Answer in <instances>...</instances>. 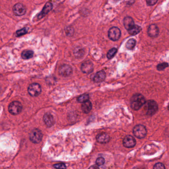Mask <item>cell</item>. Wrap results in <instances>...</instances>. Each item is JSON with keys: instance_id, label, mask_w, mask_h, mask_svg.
<instances>
[{"instance_id": "cell-15", "label": "cell", "mask_w": 169, "mask_h": 169, "mask_svg": "<svg viewBox=\"0 0 169 169\" xmlns=\"http://www.w3.org/2000/svg\"><path fill=\"white\" fill-rule=\"evenodd\" d=\"M96 140L100 143H107L110 141V137L107 133H102L98 134L96 136Z\"/></svg>"}, {"instance_id": "cell-16", "label": "cell", "mask_w": 169, "mask_h": 169, "mask_svg": "<svg viewBox=\"0 0 169 169\" xmlns=\"http://www.w3.org/2000/svg\"><path fill=\"white\" fill-rule=\"evenodd\" d=\"M106 78L105 72L103 70H101L97 72L94 75L93 80L96 83H99L103 82Z\"/></svg>"}, {"instance_id": "cell-10", "label": "cell", "mask_w": 169, "mask_h": 169, "mask_svg": "<svg viewBox=\"0 0 169 169\" xmlns=\"http://www.w3.org/2000/svg\"><path fill=\"white\" fill-rule=\"evenodd\" d=\"M93 64L91 61H87L83 62L81 66V70L83 73L89 74L93 70Z\"/></svg>"}, {"instance_id": "cell-5", "label": "cell", "mask_w": 169, "mask_h": 169, "mask_svg": "<svg viewBox=\"0 0 169 169\" xmlns=\"http://www.w3.org/2000/svg\"><path fill=\"white\" fill-rule=\"evenodd\" d=\"M42 137L43 134L41 131L38 129H33L29 135L30 140L34 143H39L41 141Z\"/></svg>"}, {"instance_id": "cell-11", "label": "cell", "mask_w": 169, "mask_h": 169, "mask_svg": "<svg viewBox=\"0 0 169 169\" xmlns=\"http://www.w3.org/2000/svg\"><path fill=\"white\" fill-rule=\"evenodd\" d=\"M72 68L70 66L67 65H61L59 68V74L62 77H68L72 73Z\"/></svg>"}, {"instance_id": "cell-4", "label": "cell", "mask_w": 169, "mask_h": 169, "mask_svg": "<svg viewBox=\"0 0 169 169\" xmlns=\"http://www.w3.org/2000/svg\"><path fill=\"white\" fill-rule=\"evenodd\" d=\"M8 110L12 115H18L23 110V106L18 101H13L9 106Z\"/></svg>"}, {"instance_id": "cell-29", "label": "cell", "mask_w": 169, "mask_h": 169, "mask_svg": "<svg viewBox=\"0 0 169 169\" xmlns=\"http://www.w3.org/2000/svg\"><path fill=\"white\" fill-rule=\"evenodd\" d=\"M153 168L154 169H165V166L164 165L161 163H158L156 164L154 166Z\"/></svg>"}, {"instance_id": "cell-14", "label": "cell", "mask_w": 169, "mask_h": 169, "mask_svg": "<svg viewBox=\"0 0 169 169\" xmlns=\"http://www.w3.org/2000/svg\"><path fill=\"white\" fill-rule=\"evenodd\" d=\"M148 34L151 37H156L159 33V29L155 24H151L148 28Z\"/></svg>"}, {"instance_id": "cell-3", "label": "cell", "mask_w": 169, "mask_h": 169, "mask_svg": "<svg viewBox=\"0 0 169 169\" xmlns=\"http://www.w3.org/2000/svg\"><path fill=\"white\" fill-rule=\"evenodd\" d=\"M133 133L138 138H143L147 135L146 129L143 125L137 124L133 129Z\"/></svg>"}, {"instance_id": "cell-17", "label": "cell", "mask_w": 169, "mask_h": 169, "mask_svg": "<svg viewBox=\"0 0 169 169\" xmlns=\"http://www.w3.org/2000/svg\"><path fill=\"white\" fill-rule=\"evenodd\" d=\"M124 24L126 29L129 30L134 25V21L133 18L130 16H126L124 19Z\"/></svg>"}, {"instance_id": "cell-13", "label": "cell", "mask_w": 169, "mask_h": 169, "mask_svg": "<svg viewBox=\"0 0 169 169\" xmlns=\"http://www.w3.org/2000/svg\"><path fill=\"white\" fill-rule=\"evenodd\" d=\"M53 9V5L51 3V2H48L46 4L45 6H44L43 10L39 14L38 18V19H41L44 16H45L46 14H48L50 11Z\"/></svg>"}, {"instance_id": "cell-20", "label": "cell", "mask_w": 169, "mask_h": 169, "mask_svg": "<svg viewBox=\"0 0 169 169\" xmlns=\"http://www.w3.org/2000/svg\"><path fill=\"white\" fill-rule=\"evenodd\" d=\"M33 54L34 53L33 51L26 50L23 51V53L21 54V57L24 60L29 59L33 57Z\"/></svg>"}, {"instance_id": "cell-31", "label": "cell", "mask_w": 169, "mask_h": 169, "mask_svg": "<svg viewBox=\"0 0 169 169\" xmlns=\"http://www.w3.org/2000/svg\"><path fill=\"white\" fill-rule=\"evenodd\" d=\"M98 166H93V167H91L90 168H98L99 167H98Z\"/></svg>"}, {"instance_id": "cell-24", "label": "cell", "mask_w": 169, "mask_h": 169, "mask_svg": "<svg viewBox=\"0 0 169 169\" xmlns=\"http://www.w3.org/2000/svg\"><path fill=\"white\" fill-rule=\"evenodd\" d=\"M28 32V29L27 28H23L21 29L18 30L16 32V36L17 37L21 36L23 35H25Z\"/></svg>"}, {"instance_id": "cell-19", "label": "cell", "mask_w": 169, "mask_h": 169, "mask_svg": "<svg viewBox=\"0 0 169 169\" xmlns=\"http://www.w3.org/2000/svg\"><path fill=\"white\" fill-rule=\"evenodd\" d=\"M141 26L134 24V26H133L132 27H131V28L128 30V31H129V34L135 35L139 33V32H141Z\"/></svg>"}, {"instance_id": "cell-8", "label": "cell", "mask_w": 169, "mask_h": 169, "mask_svg": "<svg viewBox=\"0 0 169 169\" xmlns=\"http://www.w3.org/2000/svg\"><path fill=\"white\" fill-rule=\"evenodd\" d=\"M13 11L14 15L16 16H22L26 13V9L23 4L18 3L13 6Z\"/></svg>"}, {"instance_id": "cell-23", "label": "cell", "mask_w": 169, "mask_h": 169, "mask_svg": "<svg viewBox=\"0 0 169 169\" xmlns=\"http://www.w3.org/2000/svg\"><path fill=\"white\" fill-rule=\"evenodd\" d=\"M116 52H117V49L116 48H113L110 49L107 53V57L108 59H112L115 56V55L116 54Z\"/></svg>"}, {"instance_id": "cell-28", "label": "cell", "mask_w": 169, "mask_h": 169, "mask_svg": "<svg viewBox=\"0 0 169 169\" xmlns=\"http://www.w3.org/2000/svg\"><path fill=\"white\" fill-rule=\"evenodd\" d=\"M54 168H56V169H66V166L65 164H64L63 163H59V164H57L53 166Z\"/></svg>"}, {"instance_id": "cell-32", "label": "cell", "mask_w": 169, "mask_h": 169, "mask_svg": "<svg viewBox=\"0 0 169 169\" xmlns=\"http://www.w3.org/2000/svg\"><path fill=\"white\" fill-rule=\"evenodd\" d=\"M168 110H169V106H168Z\"/></svg>"}, {"instance_id": "cell-18", "label": "cell", "mask_w": 169, "mask_h": 169, "mask_svg": "<svg viewBox=\"0 0 169 169\" xmlns=\"http://www.w3.org/2000/svg\"><path fill=\"white\" fill-rule=\"evenodd\" d=\"M82 110L84 113H89L92 108V106L91 102L88 100L82 103Z\"/></svg>"}, {"instance_id": "cell-25", "label": "cell", "mask_w": 169, "mask_h": 169, "mask_svg": "<svg viewBox=\"0 0 169 169\" xmlns=\"http://www.w3.org/2000/svg\"><path fill=\"white\" fill-rule=\"evenodd\" d=\"M169 67V64L167 63V62H163L158 65L157 66V69L158 70L161 71V70H163L165 69H166V67Z\"/></svg>"}, {"instance_id": "cell-9", "label": "cell", "mask_w": 169, "mask_h": 169, "mask_svg": "<svg viewBox=\"0 0 169 169\" xmlns=\"http://www.w3.org/2000/svg\"><path fill=\"white\" fill-rule=\"evenodd\" d=\"M123 145L128 148H133L136 145V139L130 135L126 136L123 139Z\"/></svg>"}, {"instance_id": "cell-26", "label": "cell", "mask_w": 169, "mask_h": 169, "mask_svg": "<svg viewBox=\"0 0 169 169\" xmlns=\"http://www.w3.org/2000/svg\"><path fill=\"white\" fill-rule=\"evenodd\" d=\"M105 159L103 157H99L96 161V165L98 166H102L105 163Z\"/></svg>"}, {"instance_id": "cell-22", "label": "cell", "mask_w": 169, "mask_h": 169, "mask_svg": "<svg viewBox=\"0 0 169 169\" xmlns=\"http://www.w3.org/2000/svg\"><path fill=\"white\" fill-rule=\"evenodd\" d=\"M89 95L88 94H84L80 95V97H78V98H77V101L80 103H83L89 100Z\"/></svg>"}, {"instance_id": "cell-7", "label": "cell", "mask_w": 169, "mask_h": 169, "mask_svg": "<svg viewBox=\"0 0 169 169\" xmlns=\"http://www.w3.org/2000/svg\"><path fill=\"white\" fill-rule=\"evenodd\" d=\"M121 32L120 29L116 27H113L108 31L109 38L112 41H116L120 39Z\"/></svg>"}, {"instance_id": "cell-12", "label": "cell", "mask_w": 169, "mask_h": 169, "mask_svg": "<svg viewBox=\"0 0 169 169\" xmlns=\"http://www.w3.org/2000/svg\"><path fill=\"white\" fill-rule=\"evenodd\" d=\"M43 121H44L45 124L48 127H51L54 125L55 123V119L53 115L49 113H47L44 115L43 116Z\"/></svg>"}, {"instance_id": "cell-30", "label": "cell", "mask_w": 169, "mask_h": 169, "mask_svg": "<svg viewBox=\"0 0 169 169\" xmlns=\"http://www.w3.org/2000/svg\"><path fill=\"white\" fill-rule=\"evenodd\" d=\"M158 1V0H146L147 4L149 6H153L155 5Z\"/></svg>"}, {"instance_id": "cell-6", "label": "cell", "mask_w": 169, "mask_h": 169, "mask_svg": "<svg viewBox=\"0 0 169 169\" xmlns=\"http://www.w3.org/2000/svg\"><path fill=\"white\" fill-rule=\"evenodd\" d=\"M28 92L31 96L37 97L41 92V87L38 83H32L28 87Z\"/></svg>"}, {"instance_id": "cell-21", "label": "cell", "mask_w": 169, "mask_h": 169, "mask_svg": "<svg viewBox=\"0 0 169 169\" xmlns=\"http://www.w3.org/2000/svg\"><path fill=\"white\" fill-rule=\"evenodd\" d=\"M136 41L134 39H131L126 43V47L128 49L132 50L136 46Z\"/></svg>"}, {"instance_id": "cell-1", "label": "cell", "mask_w": 169, "mask_h": 169, "mask_svg": "<svg viewBox=\"0 0 169 169\" xmlns=\"http://www.w3.org/2000/svg\"><path fill=\"white\" fill-rule=\"evenodd\" d=\"M146 103L145 97L141 94L133 95L131 99V108L135 111L139 110Z\"/></svg>"}, {"instance_id": "cell-2", "label": "cell", "mask_w": 169, "mask_h": 169, "mask_svg": "<svg viewBox=\"0 0 169 169\" xmlns=\"http://www.w3.org/2000/svg\"><path fill=\"white\" fill-rule=\"evenodd\" d=\"M144 109L146 111V114L147 115L152 116L154 115L158 111V104L155 101L150 100L146 102Z\"/></svg>"}, {"instance_id": "cell-27", "label": "cell", "mask_w": 169, "mask_h": 169, "mask_svg": "<svg viewBox=\"0 0 169 169\" xmlns=\"http://www.w3.org/2000/svg\"><path fill=\"white\" fill-rule=\"evenodd\" d=\"M65 33L67 36H72L74 33V30H73V28L67 27V28L65 29Z\"/></svg>"}]
</instances>
